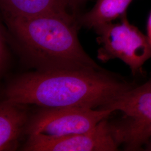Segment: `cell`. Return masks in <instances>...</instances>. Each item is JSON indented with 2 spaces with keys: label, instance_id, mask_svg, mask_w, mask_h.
Wrapping results in <instances>:
<instances>
[{
  "label": "cell",
  "instance_id": "cell-4",
  "mask_svg": "<svg viewBox=\"0 0 151 151\" xmlns=\"http://www.w3.org/2000/svg\"><path fill=\"white\" fill-rule=\"evenodd\" d=\"M106 110L124 114L120 122L112 123L119 146L137 151L151 138V80L125 93Z\"/></svg>",
  "mask_w": 151,
  "mask_h": 151
},
{
  "label": "cell",
  "instance_id": "cell-1",
  "mask_svg": "<svg viewBox=\"0 0 151 151\" xmlns=\"http://www.w3.org/2000/svg\"><path fill=\"white\" fill-rule=\"evenodd\" d=\"M133 83L102 68L28 72L12 78L5 99L45 108L81 107L106 110Z\"/></svg>",
  "mask_w": 151,
  "mask_h": 151
},
{
  "label": "cell",
  "instance_id": "cell-5",
  "mask_svg": "<svg viewBox=\"0 0 151 151\" xmlns=\"http://www.w3.org/2000/svg\"><path fill=\"white\" fill-rule=\"evenodd\" d=\"M113 113L110 110L81 107H42L31 114L25 135L60 137L85 133Z\"/></svg>",
  "mask_w": 151,
  "mask_h": 151
},
{
  "label": "cell",
  "instance_id": "cell-3",
  "mask_svg": "<svg viewBox=\"0 0 151 151\" xmlns=\"http://www.w3.org/2000/svg\"><path fill=\"white\" fill-rule=\"evenodd\" d=\"M114 23L110 22L93 30L97 34L100 48L97 58L103 62L119 59L129 67L132 75L141 72L151 58V43L138 27L130 23L127 14Z\"/></svg>",
  "mask_w": 151,
  "mask_h": 151
},
{
  "label": "cell",
  "instance_id": "cell-2",
  "mask_svg": "<svg viewBox=\"0 0 151 151\" xmlns=\"http://www.w3.org/2000/svg\"><path fill=\"white\" fill-rule=\"evenodd\" d=\"M2 16L14 52L29 67L43 72L101 68L80 43L75 16Z\"/></svg>",
  "mask_w": 151,
  "mask_h": 151
},
{
  "label": "cell",
  "instance_id": "cell-10",
  "mask_svg": "<svg viewBox=\"0 0 151 151\" xmlns=\"http://www.w3.org/2000/svg\"><path fill=\"white\" fill-rule=\"evenodd\" d=\"M12 51H14L9 40L7 29L4 23L0 27V74L2 77L10 68Z\"/></svg>",
  "mask_w": 151,
  "mask_h": 151
},
{
  "label": "cell",
  "instance_id": "cell-13",
  "mask_svg": "<svg viewBox=\"0 0 151 151\" xmlns=\"http://www.w3.org/2000/svg\"><path fill=\"white\" fill-rule=\"evenodd\" d=\"M146 149L147 151H151V138L150 140H149V142L147 143V144L146 145Z\"/></svg>",
  "mask_w": 151,
  "mask_h": 151
},
{
  "label": "cell",
  "instance_id": "cell-6",
  "mask_svg": "<svg viewBox=\"0 0 151 151\" xmlns=\"http://www.w3.org/2000/svg\"><path fill=\"white\" fill-rule=\"evenodd\" d=\"M119 145L108 118L85 133L50 137L42 134L27 137L22 147L25 151H115Z\"/></svg>",
  "mask_w": 151,
  "mask_h": 151
},
{
  "label": "cell",
  "instance_id": "cell-9",
  "mask_svg": "<svg viewBox=\"0 0 151 151\" xmlns=\"http://www.w3.org/2000/svg\"><path fill=\"white\" fill-rule=\"evenodd\" d=\"M133 0H97L91 10L80 15L77 21L80 27L93 29L115 21L127 14Z\"/></svg>",
  "mask_w": 151,
  "mask_h": 151
},
{
  "label": "cell",
  "instance_id": "cell-8",
  "mask_svg": "<svg viewBox=\"0 0 151 151\" xmlns=\"http://www.w3.org/2000/svg\"><path fill=\"white\" fill-rule=\"evenodd\" d=\"M0 4L2 14L20 16L73 15L70 12L68 0H0Z\"/></svg>",
  "mask_w": 151,
  "mask_h": 151
},
{
  "label": "cell",
  "instance_id": "cell-7",
  "mask_svg": "<svg viewBox=\"0 0 151 151\" xmlns=\"http://www.w3.org/2000/svg\"><path fill=\"white\" fill-rule=\"evenodd\" d=\"M28 105L7 100L0 105V151H15L31 114Z\"/></svg>",
  "mask_w": 151,
  "mask_h": 151
},
{
  "label": "cell",
  "instance_id": "cell-12",
  "mask_svg": "<svg viewBox=\"0 0 151 151\" xmlns=\"http://www.w3.org/2000/svg\"><path fill=\"white\" fill-rule=\"evenodd\" d=\"M147 33H148V37L149 38L151 43V13L149 16L148 20L147 22Z\"/></svg>",
  "mask_w": 151,
  "mask_h": 151
},
{
  "label": "cell",
  "instance_id": "cell-11",
  "mask_svg": "<svg viewBox=\"0 0 151 151\" xmlns=\"http://www.w3.org/2000/svg\"><path fill=\"white\" fill-rule=\"evenodd\" d=\"M87 0H68L70 12L72 15L78 18L80 14L78 11L81 7Z\"/></svg>",
  "mask_w": 151,
  "mask_h": 151
}]
</instances>
